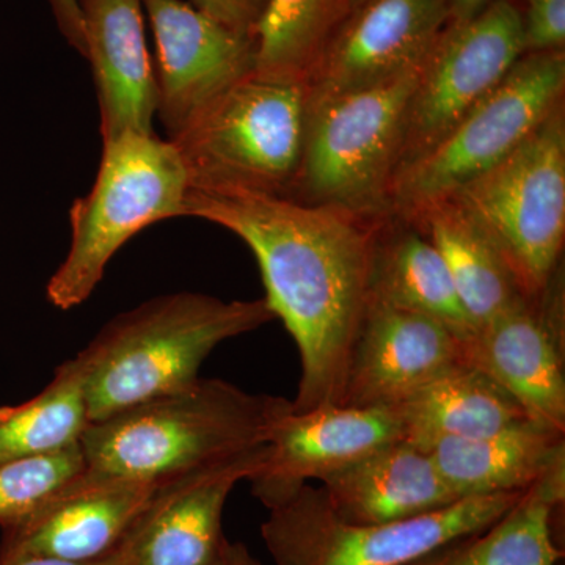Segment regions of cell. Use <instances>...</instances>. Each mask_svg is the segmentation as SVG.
<instances>
[{
    "instance_id": "3",
    "label": "cell",
    "mask_w": 565,
    "mask_h": 565,
    "mask_svg": "<svg viewBox=\"0 0 565 565\" xmlns=\"http://www.w3.org/2000/svg\"><path fill=\"white\" fill-rule=\"evenodd\" d=\"M274 319L264 299L199 292L156 297L115 316L76 355L90 423L192 384L218 344Z\"/></svg>"
},
{
    "instance_id": "10",
    "label": "cell",
    "mask_w": 565,
    "mask_h": 565,
    "mask_svg": "<svg viewBox=\"0 0 565 565\" xmlns=\"http://www.w3.org/2000/svg\"><path fill=\"white\" fill-rule=\"evenodd\" d=\"M523 54L522 9L515 0H493L470 20L449 22L419 70L397 174L444 139Z\"/></svg>"
},
{
    "instance_id": "29",
    "label": "cell",
    "mask_w": 565,
    "mask_h": 565,
    "mask_svg": "<svg viewBox=\"0 0 565 565\" xmlns=\"http://www.w3.org/2000/svg\"><path fill=\"white\" fill-rule=\"evenodd\" d=\"M189 3L226 28L255 36L267 0H189Z\"/></svg>"
},
{
    "instance_id": "19",
    "label": "cell",
    "mask_w": 565,
    "mask_h": 565,
    "mask_svg": "<svg viewBox=\"0 0 565 565\" xmlns=\"http://www.w3.org/2000/svg\"><path fill=\"white\" fill-rule=\"evenodd\" d=\"M330 509L360 525L404 522L457 503L433 456L411 441H396L323 479Z\"/></svg>"
},
{
    "instance_id": "34",
    "label": "cell",
    "mask_w": 565,
    "mask_h": 565,
    "mask_svg": "<svg viewBox=\"0 0 565 565\" xmlns=\"http://www.w3.org/2000/svg\"><path fill=\"white\" fill-rule=\"evenodd\" d=\"M353 2V9H355L356 6H360V3L364 2V0H352Z\"/></svg>"
},
{
    "instance_id": "20",
    "label": "cell",
    "mask_w": 565,
    "mask_h": 565,
    "mask_svg": "<svg viewBox=\"0 0 565 565\" xmlns=\"http://www.w3.org/2000/svg\"><path fill=\"white\" fill-rule=\"evenodd\" d=\"M427 451L457 500L522 493L565 463V433L525 419L484 437L445 438Z\"/></svg>"
},
{
    "instance_id": "30",
    "label": "cell",
    "mask_w": 565,
    "mask_h": 565,
    "mask_svg": "<svg viewBox=\"0 0 565 565\" xmlns=\"http://www.w3.org/2000/svg\"><path fill=\"white\" fill-rule=\"evenodd\" d=\"M52 14L57 22L58 31L82 57L85 55L84 18H82L81 0H47Z\"/></svg>"
},
{
    "instance_id": "22",
    "label": "cell",
    "mask_w": 565,
    "mask_h": 565,
    "mask_svg": "<svg viewBox=\"0 0 565 565\" xmlns=\"http://www.w3.org/2000/svg\"><path fill=\"white\" fill-rule=\"evenodd\" d=\"M371 300L433 318L462 341L476 332L440 253L401 218H388L377 234Z\"/></svg>"
},
{
    "instance_id": "7",
    "label": "cell",
    "mask_w": 565,
    "mask_h": 565,
    "mask_svg": "<svg viewBox=\"0 0 565 565\" xmlns=\"http://www.w3.org/2000/svg\"><path fill=\"white\" fill-rule=\"evenodd\" d=\"M455 195L492 237L522 291L541 292L563 267L565 103Z\"/></svg>"
},
{
    "instance_id": "9",
    "label": "cell",
    "mask_w": 565,
    "mask_h": 565,
    "mask_svg": "<svg viewBox=\"0 0 565 565\" xmlns=\"http://www.w3.org/2000/svg\"><path fill=\"white\" fill-rule=\"evenodd\" d=\"M522 494L463 498L404 522L360 525L334 514L321 487L305 484L269 509L262 535L278 565H405L493 525Z\"/></svg>"
},
{
    "instance_id": "12",
    "label": "cell",
    "mask_w": 565,
    "mask_h": 565,
    "mask_svg": "<svg viewBox=\"0 0 565 565\" xmlns=\"http://www.w3.org/2000/svg\"><path fill=\"white\" fill-rule=\"evenodd\" d=\"M156 41V115L169 139L255 74L256 40L184 0H143Z\"/></svg>"
},
{
    "instance_id": "24",
    "label": "cell",
    "mask_w": 565,
    "mask_h": 565,
    "mask_svg": "<svg viewBox=\"0 0 565 565\" xmlns=\"http://www.w3.org/2000/svg\"><path fill=\"white\" fill-rule=\"evenodd\" d=\"M565 500V463L523 492L500 520L405 565H556L564 557L556 514Z\"/></svg>"
},
{
    "instance_id": "15",
    "label": "cell",
    "mask_w": 565,
    "mask_h": 565,
    "mask_svg": "<svg viewBox=\"0 0 565 565\" xmlns=\"http://www.w3.org/2000/svg\"><path fill=\"white\" fill-rule=\"evenodd\" d=\"M448 24V0H364L349 14L307 82L308 103L422 68Z\"/></svg>"
},
{
    "instance_id": "28",
    "label": "cell",
    "mask_w": 565,
    "mask_h": 565,
    "mask_svg": "<svg viewBox=\"0 0 565 565\" xmlns=\"http://www.w3.org/2000/svg\"><path fill=\"white\" fill-rule=\"evenodd\" d=\"M523 52L565 51V0H526Z\"/></svg>"
},
{
    "instance_id": "4",
    "label": "cell",
    "mask_w": 565,
    "mask_h": 565,
    "mask_svg": "<svg viewBox=\"0 0 565 565\" xmlns=\"http://www.w3.org/2000/svg\"><path fill=\"white\" fill-rule=\"evenodd\" d=\"M419 70L308 103L302 159L288 199L367 221L392 218L405 115Z\"/></svg>"
},
{
    "instance_id": "13",
    "label": "cell",
    "mask_w": 565,
    "mask_h": 565,
    "mask_svg": "<svg viewBox=\"0 0 565 565\" xmlns=\"http://www.w3.org/2000/svg\"><path fill=\"white\" fill-rule=\"evenodd\" d=\"M266 445L159 481L118 546L120 565L221 564L230 544L222 526L226 500L237 482L258 473Z\"/></svg>"
},
{
    "instance_id": "1",
    "label": "cell",
    "mask_w": 565,
    "mask_h": 565,
    "mask_svg": "<svg viewBox=\"0 0 565 565\" xmlns=\"http://www.w3.org/2000/svg\"><path fill=\"white\" fill-rule=\"evenodd\" d=\"M182 215L236 234L258 262L264 300L302 363L294 414L341 404L371 303L375 241L388 218L243 191H189Z\"/></svg>"
},
{
    "instance_id": "18",
    "label": "cell",
    "mask_w": 565,
    "mask_h": 565,
    "mask_svg": "<svg viewBox=\"0 0 565 565\" xmlns=\"http://www.w3.org/2000/svg\"><path fill=\"white\" fill-rule=\"evenodd\" d=\"M85 55L98 93L103 141L152 132L156 76L143 0H81Z\"/></svg>"
},
{
    "instance_id": "14",
    "label": "cell",
    "mask_w": 565,
    "mask_h": 565,
    "mask_svg": "<svg viewBox=\"0 0 565 565\" xmlns=\"http://www.w3.org/2000/svg\"><path fill=\"white\" fill-rule=\"evenodd\" d=\"M158 482L87 467L13 525L3 527L0 561L47 556L88 563L117 552Z\"/></svg>"
},
{
    "instance_id": "16",
    "label": "cell",
    "mask_w": 565,
    "mask_h": 565,
    "mask_svg": "<svg viewBox=\"0 0 565 565\" xmlns=\"http://www.w3.org/2000/svg\"><path fill=\"white\" fill-rule=\"evenodd\" d=\"M401 440L403 422L394 407L334 404L291 411L274 426L262 468L250 479L253 494L267 509L277 508L311 479L323 481Z\"/></svg>"
},
{
    "instance_id": "25",
    "label": "cell",
    "mask_w": 565,
    "mask_h": 565,
    "mask_svg": "<svg viewBox=\"0 0 565 565\" xmlns=\"http://www.w3.org/2000/svg\"><path fill=\"white\" fill-rule=\"evenodd\" d=\"M352 10V0H267L255 32L256 76L307 84Z\"/></svg>"
},
{
    "instance_id": "11",
    "label": "cell",
    "mask_w": 565,
    "mask_h": 565,
    "mask_svg": "<svg viewBox=\"0 0 565 565\" xmlns=\"http://www.w3.org/2000/svg\"><path fill=\"white\" fill-rule=\"evenodd\" d=\"M564 269L463 341V360L511 394L531 422L565 433Z\"/></svg>"
},
{
    "instance_id": "26",
    "label": "cell",
    "mask_w": 565,
    "mask_h": 565,
    "mask_svg": "<svg viewBox=\"0 0 565 565\" xmlns=\"http://www.w3.org/2000/svg\"><path fill=\"white\" fill-rule=\"evenodd\" d=\"M90 424L79 360H68L28 403L0 407V463L58 455L81 444Z\"/></svg>"
},
{
    "instance_id": "8",
    "label": "cell",
    "mask_w": 565,
    "mask_h": 565,
    "mask_svg": "<svg viewBox=\"0 0 565 565\" xmlns=\"http://www.w3.org/2000/svg\"><path fill=\"white\" fill-rule=\"evenodd\" d=\"M565 103V51L523 54L429 151L397 174L393 217L455 195L514 151Z\"/></svg>"
},
{
    "instance_id": "17",
    "label": "cell",
    "mask_w": 565,
    "mask_h": 565,
    "mask_svg": "<svg viewBox=\"0 0 565 565\" xmlns=\"http://www.w3.org/2000/svg\"><path fill=\"white\" fill-rule=\"evenodd\" d=\"M463 362V341L444 323L371 300L356 338L341 404L396 407Z\"/></svg>"
},
{
    "instance_id": "31",
    "label": "cell",
    "mask_w": 565,
    "mask_h": 565,
    "mask_svg": "<svg viewBox=\"0 0 565 565\" xmlns=\"http://www.w3.org/2000/svg\"><path fill=\"white\" fill-rule=\"evenodd\" d=\"M0 565H120V552H114L107 557L88 563H73V561L55 559L47 556H17L0 561Z\"/></svg>"
},
{
    "instance_id": "23",
    "label": "cell",
    "mask_w": 565,
    "mask_h": 565,
    "mask_svg": "<svg viewBox=\"0 0 565 565\" xmlns=\"http://www.w3.org/2000/svg\"><path fill=\"white\" fill-rule=\"evenodd\" d=\"M394 408L404 440L426 451L445 438L484 437L530 419L503 386L465 360Z\"/></svg>"
},
{
    "instance_id": "32",
    "label": "cell",
    "mask_w": 565,
    "mask_h": 565,
    "mask_svg": "<svg viewBox=\"0 0 565 565\" xmlns=\"http://www.w3.org/2000/svg\"><path fill=\"white\" fill-rule=\"evenodd\" d=\"M490 2L493 0H448L449 22L470 20Z\"/></svg>"
},
{
    "instance_id": "5",
    "label": "cell",
    "mask_w": 565,
    "mask_h": 565,
    "mask_svg": "<svg viewBox=\"0 0 565 565\" xmlns=\"http://www.w3.org/2000/svg\"><path fill=\"white\" fill-rule=\"evenodd\" d=\"M189 191L169 139L126 132L103 141L95 184L71 206L70 250L47 282V300L65 311L84 303L122 245L154 223L181 217Z\"/></svg>"
},
{
    "instance_id": "33",
    "label": "cell",
    "mask_w": 565,
    "mask_h": 565,
    "mask_svg": "<svg viewBox=\"0 0 565 565\" xmlns=\"http://www.w3.org/2000/svg\"><path fill=\"white\" fill-rule=\"evenodd\" d=\"M218 565H264L262 561L256 559V557L252 556V553L248 552L247 546L241 544V542H236V544H232L230 542L228 546H226L225 555H223L221 564Z\"/></svg>"
},
{
    "instance_id": "27",
    "label": "cell",
    "mask_w": 565,
    "mask_h": 565,
    "mask_svg": "<svg viewBox=\"0 0 565 565\" xmlns=\"http://www.w3.org/2000/svg\"><path fill=\"white\" fill-rule=\"evenodd\" d=\"M85 468L81 445L58 455L0 463V526L20 522Z\"/></svg>"
},
{
    "instance_id": "6",
    "label": "cell",
    "mask_w": 565,
    "mask_h": 565,
    "mask_svg": "<svg viewBox=\"0 0 565 565\" xmlns=\"http://www.w3.org/2000/svg\"><path fill=\"white\" fill-rule=\"evenodd\" d=\"M308 90L252 74L173 139L191 191L288 196L302 159Z\"/></svg>"
},
{
    "instance_id": "2",
    "label": "cell",
    "mask_w": 565,
    "mask_h": 565,
    "mask_svg": "<svg viewBox=\"0 0 565 565\" xmlns=\"http://www.w3.org/2000/svg\"><path fill=\"white\" fill-rule=\"evenodd\" d=\"M291 411L285 397L199 377L88 424L81 451L88 470L159 482L266 445Z\"/></svg>"
},
{
    "instance_id": "21",
    "label": "cell",
    "mask_w": 565,
    "mask_h": 565,
    "mask_svg": "<svg viewBox=\"0 0 565 565\" xmlns=\"http://www.w3.org/2000/svg\"><path fill=\"white\" fill-rule=\"evenodd\" d=\"M401 221L415 226L440 253L476 330L526 296L500 248L459 196L424 204Z\"/></svg>"
}]
</instances>
